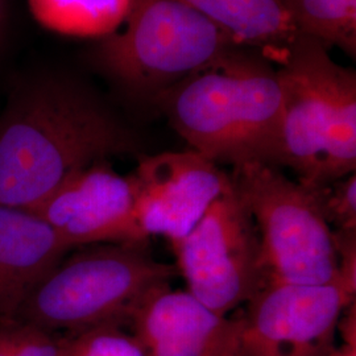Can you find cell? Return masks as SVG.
Listing matches in <instances>:
<instances>
[{
    "instance_id": "obj_14",
    "label": "cell",
    "mask_w": 356,
    "mask_h": 356,
    "mask_svg": "<svg viewBox=\"0 0 356 356\" xmlns=\"http://www.w3.org/2000/svg\"><path fill=\"white\" fill-rule=\"evenodd\" d=\"M134 0H28L47 29L76 38H107L124 23Z\"/></svg>"
},
{
    "instance_id": "obj_16",
    "label": "cell",
    "mask_w": 356,
    "mask_h": 356,
    "mask_svg": "<svg viewBox=\"0 0 356 356\" xmlns=\"http://www.w3.org/2000/svg\"><path fill=\"white\" fill-rule=\"evenodd\" d=\"M126 322H107L60 338L64 356H147Z\"/></svg>"
},
{
    "instance_id": "obj_9",
    "label": "cell",
    "mask_w": 356,
    "mask_h": 356,
    "mask_svg": "<svg viewBox=\"0 0 356 356\" xmlns=\"http://www.w3.org/2000/svg\"><path fill=\"white\" fill-rule=\"evenodd\" d=\"M134 216L141 239L186 236L207 209L231 186V176L193 149L144 157L134 173Z\"/></svg>"
},
{
    "instance_id": "obj_8",
    "label": "cell",
    "mask_w": 356,
    "mask_h": 356,
    "mask_svg": "<svg viewBox=\"0 0 356 356\" xmlns=\"http://www.w3.org/2000/svg\"><path fill=\"white\" fill-rule=\"evenodd\" d=\"M355 294L339 279L322 285H261L241 316V354L327 356L338 321Z\"/></svg>"
},
{
    "instance_id": "obj_17",
    "label": "cell",
    "mask_w": 356,
    "mask_h": 356,
    "mask_svg": "<svg viewBox=\"0 0 356 356\" xmlns=\"http://www.w3.org/2000/svg\"><path fill=\"white\" fill-rule=\"evenodd\" d=\"M310 189L330 229L356 231L355 173L318 186H310Z\"/></svg>"
},
{
    "instance_id": "obj_22",
    "label": "cell",
    "mask_w": 356,
    "mask_h": 356,
    "mask_svg": "<svg viewBox=\"0 0 356 356\" xmlns=\"http://www.w3.org/2000/svg\"><path fill=\"white\" fill-rule=\"evenodd\" d=\"M227 356H242V354H241V350H239V347H238V348H235L234 351H231V353H229V355Z\"/></svg>"
},
{
    "instance_id": "obj_15",
    "label": "cell",
    "mask_w": 356,
    "mask_h": 356,
    "mask_svg": "<svg viewBox=\"0 0 356 356\" xmlns=\"http://www.w3.org/2000/svg\"><path fill=\"white\" fill-rule=\"evenodd\" d=\"M296 32L356 56V0H280Z\"/></svg>"
},
{
    "instance_id": "obj_5",
    "label": "cell",
    "mask_w": 356,
    "mask_h": 356,
    "mask_svg": "<svg viewBox=\"0 0 356 356\" xmlns=\"http://www.w3.org/2000/svg\"><path fill=\"white\" fill-rule=\"evenodd\" d=\"M279 166H235L231 182L254 219L261 285H322L337 279L332 229L310 186L292 181Z\"/></svg>"
},
{
    "instance_id": "obj_3",
    "label": "cell",
    "mask_w": 356,
    "mask_h": 356,
    "mask_svg": "<svg viewBox=\"0 0 356 356\" xmlns=\"http://www.w3.org/2000/svg\"><path fill=\"white\" fill-rule=\"evenodd\" d=\"M277 74L280 166L309 186L355 173V72L335 63L322 42L298 36Z\"/></svg>"
},
{
    "instance_id": "obj_4",
    "label": "cell",
    "mask_w": 356,
    "mask_h": 356,
    "mask_svg": "<svg viewBox=\"0 0 356 356\" xmlns=\"http://www.w3.org/2000/svg\"><path fill=\"white\" fill-rule=\"evenodd\" d=\"M144 243L92 244L64 257L26 297L15 319L51 334L128 323L148 293L177 275V268L157 261Z\"/></svg>"
},
{
    "instance_id": "obj_1",
    "label": "cell",
    "mask_w": 356,
    "mask_h": 356,
    "mask_svg": "<svg viewBox=\"0 0 356 356\" xmlns=\"http://www.w3.org/2000/svg\"><path fill=\"white\" fill-rule=\"evenodd\" d=\"M136 149L134 134L85 86L32 78L0 116V204L31 210L78 170Z\"/></svg>"
},
{
    "instance_id": "obj_6",
    "label": "cell",
    "mask_w": 356,
    "mask_h": 356,
    "mask_svg": "<svg viewBox=\"0 0 356 356\" xmlns=\"http://www.w3.org/2000/svg\"><path fill=\"white\" fill-rule=\"evenodd\" d=\"M236 47L184 0H134L98 58L124 88L154 98Z\"/></svg>"
},
{
    "instance_id": "obj_7",
    "label": "cell",
    "mask_w": 356,
    "mask_h": 356,
    "mask_svg": "<svg viewBox=\"0 0 356 356\" xmlns=\"http://www.w3.org/2000/svg\"><path fill=\"white\" fill-rule=\"evenodd\" d=\"M172 245L188 292L219 316L247 304L260 288L259 234L232 182Z\"/></svg>"
},
{
    "instance_id": "obj_19",
    "label": "cell",
    "mask_w": 356,
    "mask_h": 356,
    "mask_svg": "<svg viewBox=\"0 0 356 356\" xmlns=\"http://www.w3.org/2000/svg\"><path fill=\"white\" fill-rule=\"evenodd\" d=\"M338 256L337 279L356 291V231H332Z\"/></svg>"
},
{
    "instance_id": "obj_2",
    "label": "cell",
    "mask_w": 356,
    "mask_h": 356,
    "mask_svg": "<svg viewBox=\"0 0 356 356\" xmlns=\"http://www.w3.org/2000/svg\"><path fill=\"white\" fill-rule=\"evenodd\" d=\"M153 99L191 149L218 165L280 166V81L261 51L236 47Z\"/></svg>"
},
{
    "instance_id": "obj_11",
    "label": "cell",
    "mask_w": 356,
    "mask_h": 356,
    "mask_svg": "<svg viewBox=\"0 0 356 356\" xmlns=\"http://www.w3.org/2000/svg\"><path fill=\"white\" fill-rule=\"evenodd\" d=\"M128 325L147 356H227L239 347L241 316H219L170 284L148 293Z\"/></svg>"
},
{
    "instance_id": "obj_21",
    "label": "cell",
    "mask_w": 356,
    "mask_h": 356,
    "mask_svg": "<svg viewBox=\"0 0 356 356\" xmlns=\"http://www.w3.org/2000/svg\"><path fill=\"white\" fill-rule=\"evenodd\" d=\"M0 356H13L11 344L1 322H0Z\"/></svg>"
},
{
    "instance_id": "obj_12",
    "label": "cell",
    "mask_w": 356,
    "mask_h": 356,
    "mask_svg": "<svg viewBox=\"0 0 356 356\" xmlns=\"http://www.w3.org/2000/svg\"><path fill=\"white\" fill-rule=\"evenodd\" d=\"M67 251L38 216L0 204V321L16 318L26 297Z\"/></svg>"
},
{
    "instance_id": "obj_18",
    "label": "cell",
    "mask_w": 356,
    "mask_h": 356,
    "mask_svg": "<svg viewBox=\"0 0 356 356\" xmlns=\"http://www.w3.org/2000/svg\"><path fill=\"white\" fill-rule=\"evenodd\" d=\"M7 332L13 356H64L60 338L17 319L0 321Z\"/></svg>"
},
{
    "instance_id": "obj_20",
    "label": "cell",
    "mask_w": 356,
    "mask_h": 356,
    "mask_svg": "<svg viewBox=\"0 0 356 356\" xmlns=\"http://www.w3.org/2000/svg\"><path fill=\"white\" fill-rule=\"evenodd\" d=\"M327 356H356V346L342 343L339 347H332Z\"/></svg>"
},
{
    "instance_id": "obj_13",
    "label": "cell",
    "mask_w": 356,
    "mask_h": 356,
    "mask_svg": "<svg viewBox=\"0 0 356 356\" xmlns=\"http://www.w3.org/2000/svg\"><path fill=\"white\" fill-rule=\"evenodd\" d=\"M231 40L281 65L298 38L280 0H184Z\"/></svg>"
},
{
    "instance_id": "obj_23",
    "label": "cell",
    "mask_w": 356,
    "mask_h": 356,
    "mask_svg": "<svg viewBox=\"0 0 356 356\" xmlns=\"http://www.w3.org/2000/svg\"><path fill=\"white\" fill-rule=\"evenodd\" d=\"M3 20V0H0V24Z\"/></svg>"
},
{
    "instance_id": "obj_10",
    "label": "cell",
    "mask_w": 356,
    "mask_h": 356,
    "mask_svg": "<svg viewBox=\"0 0 356 356\" xmlns=\"http://www.w3.org/2000/svg\"><path fill=\"white\" fill-rule=\"evenodd\" d=\"M132 176L98 161L66 178L28 210L51 227L72 250L104 243H144L134 216Z\"/></svg>"
}]
</instances>
